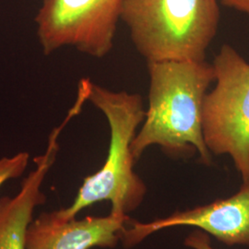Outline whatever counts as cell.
<instances>
[{"mask_svg": "<svg viewBox=\"0 0 249 249\" xmlns=\"http://www.w3.org/2000/svg\"><path fill=\"white\" fill-rule=\"evenodd\" d=\"M149 108L132 142L137 161L153 145L170 156L197 152L201 162L212 163L203 135V105L215 80L213 64L206 61L148 63Z\"/></svg>", "mask_w": 249, "mask_h": 249, "instance_id": "cell-1", "label": "cell"}, {"mask_svg": "<svg viewBox=\"0 0 249 249\" xmlns=\"http://www.w3.org/2000/svg\"><path fill=\"white\" fill-rule=\"evenodd\" d=\"M88 101L104 114L109 124L107 159L96 173L84 178L71 205L56 213L71 220L88 207L108 201L111 203L110 213L129 217L128 214L142 203L147 192L142 179L134 171L136 160L131 149L137 129L146 116L142 97L91 83Z\"/></svg>", "mask_w": 249, "mask_h": 249, "instance_id": "cell-2", "label": "cell"}, {"mask_svg": "<svg viewBox=\"0 0 249 249\" xmlns=\"http://www.w3.org/2000/svg\"><path fill=\"white\" fill-rule=\"evenodd\" d=\"M219 4V0H124L120 19L147 62H200L217 35Z\"/></svg>", "mask_w": 249, "mask_h": 249, "instance_id": "cell-3", "label": "cell"}, {"mask_svg": "<svg viewBox=\"0 0 249 249\" xmlns=\"http://www.w3.org/2000/svg\"><path fill=\"white\" fill-rule=\"evenodd\" d=\"M216 85L205 96L203 135L215 155H229L249 181V64L231 45L214 57Z\"/></svg>", "mask_w": 249, "mask_h": 249, "instance_id": "cell-4", "label": "cell"}, {"mask_svg": "<svg viewBox=\"0 0 249 249\" xmlns=\"http://www.w3.org/2000/svg\"><path fill=\"white\" fill-rule=\"evenodd\" d=\"M124 0H44L36 15V35L45 55L71 46L105 57L114 46Z\"/></svg>", "mask_w": 249, "mask_h": 249, "instance_id": "cell-5", "label": "cell"}, {"mask_svg": "<svg viewBox=\"0 0 249 249\" xmlns=\"http://www.w3.org/2000/svg\"><path fill=\"white\" fill-rule=\"evenodd\" d=\"M196 227L227 246H249V181L238 192L212 203L179 211L151 222L130 218L121 240L125 249L139 245L157 231L175 227Z\"/></svg>", "mask_w": 249, "mask_h": 249, "instance_id": "cell-6", "label": "cell"}, {"mask_svg": "<svg viewBox=\"0 0 249 249\" xmlns=\"http://www.w3.org/2000/svg\"><path fill=\"white\" fill-rule=\"evenodd\" d=\"M128 219L110 213L65 220L56 211L45 212L30 223L26 249H115Z\"/></svg>", "mask_w": 249, "mask_h": 249, "instance_id": "cell-7", "label": "cell"}, {"mask_svg": "<svg viewBox=\"0 0 249 249\" xmlns=\"http://www.w3.org/2000/svg\"><path fill=\"white\" fill-rule=\"evenodd\" d=\"M77 115V109L71 108L62 123L53 128L45 152L34 159L36 167L22 180L18 193L0 197V249H26L27 229L36 208L46 201L42 187L56 160L60 134Z\"/></svg>", "mask_w": 249, "mask_h": 249, "instance_id": "cell-8", "label": "cell"}, {"mask_svg": "<svg viewBox=\"0 0 249 249\" xmlns=\"http://www.w3.org/2000/svg\"><path fill=\"white\" fill-rule=\"evenodd\" d=\"M30 154L20 151L11 157L0 159V187L9 180L20 178L26 171Z\"/></svg>", "mask_w": 249, "mask_h": 249, "instance_id": "cell-9", "label": "cell"}, {"mask_svg": "<svg viewBox=\"0 0 249 249\" xmlns=\"http://www.w3.org/2000/svg\"><path fill=\"white\" fill-rule=\"evenodd\" d=\"M187 248L192 249H214L210 241V235L202 231L191 232L185 240Z\"/></svg>", "mask_w": 249, "mask_h": 249, "instance_id": "cell-10", "label": "cell"}, {"mask_svg": "<svg viewBox=\"0 0 249 249\" xmlns=\"http://www.w3.org/2000/svg\"><path fill=\"white\" fill-rule=\"evenodd\" d=\"M219 2L227 8L237 10L249 16V0H219Z\"/></svg>", "mask_w": 249, "mask_h": 249, "instance_id": "cell-11", "label": "cell"}]
</instances>
